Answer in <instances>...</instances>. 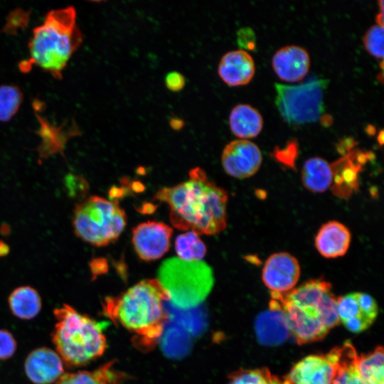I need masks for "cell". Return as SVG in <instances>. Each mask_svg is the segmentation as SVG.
Instances as JSON below:
<instances>
[{
  "mask_svg": "<svg viewBox=\"0 0 384 384\" xmlns=\"http://www.w3.org/2000/svg\"><path fill=\"white\" fill-rule=\"evenodd\" d=\"M188 179L159 189L156 201L166 203L174 228L198 235H216L227 226V192L210 181L200 167L190 170Z\"/></svg>",
  "mask_w": 384,
  "mask_h": 384,
  "instance_id": "6da1fadb",
  "label": "cell"
},
{
  "mask_svg": "<svg viewBox=\"0 0 384 384\" xmlns=\"http://www.w3.org/2000/svg\"><path fill=\"white\" fill-rule=\"evenodd\" d=\"M170 300L158 279H143L117 297H106L105 314L132 333L143 347L155 346L163 334Z\"/></svg>",
  "mask_w": 384,
  "mask_h": 384,
  "instance_id": "7a4b0ae2",
  "label": "cell"
},
{
  "mask_svg": "<svg viewBox=\"0 0 384 384\" xmlns=\"http://www.w3.org/2000/svg\"><path fill=\"white\" fill-rule=\"evenodd\" d=\"M82 41L74 7L50 11L33 31L28 44L31 62L59 79Z\"/></svg>",
  "mask_w": 384,
  "mask_h": 384,
  "instance_id": "3957f363",
  "label": "cell"
},
{
  "mask_svg": "<svg viewBox=\"0 0 384 384\" xmlns=\"http://www.w3.org/2000/svg\"><path fill=\"white\" fill-rule=\"evenodd\" d=\"M53 315L52 342L65 366H84L104 353L107 340L100 322L67 304L54 309Z\"/></svg>",
  "mask_w": 384,
  "mask_h": 384,
  "instance_id": "277c9868",
  "label": "cell"
},
{
  "mask_svg": "<svg viewBox=\"0 0 384 384\" xmlns=\"http://www.w3.org/2000/svg\"><path fill=\"white\" fill-rule=\"evenodd\" d=\"M127 224L124 210L116 201L91 196L78 203L73 215L75 234L97 247L115 241Z\"/></svg>",
  "mask_w": 384,
  "mask_h": 384,
  "instance_id": "5b68a950",
  "label": "cell"
},
{
  "mask_svg": "<svg viewBox=\"0 0 384 384\" xmlns=\"http://www.w3.org/2000/svg\"><path fill=\"white\" fill-rule=\"evenodd\" d=\"M271 296L272 299H282L295 304L328 330L339 322L337 297L331 292V284L325 280L311 279L287 293Z\"/></svg>",
  "mask_w": 384,
  "mask_h": 384,
  "instance_id": "8992f818",
  "label": "cell"
},
{
  "mask_svg": "<svg viewBox=\"0 0 384 384\" xmlns=\"http://www.w3.org/2000/svg\"><path fill=\"white\" fill-rule=\"evenodd\" d=\"M277 105L284 118L292 123L316 119L321 112L322 90L316 82L299 86L277 84Z\"/></svg>",
  "mask_w": 384,
  "mask_h": 384,
  "instance_id": "52a82bcc",
  "label": "cell"
},
{
  "mask_svg": "<svg viewBox=\"0 0 384 384\" xmlns=\"http://www.w3.org/2000/svg\"><path fill=\"white\" fill-rule=\"evenodd\" d=\"M159 276L160 279L158 280L169 297L177 289H196V286L208 292L213 280L211 269L206 263L202 261L186 262L177 258L164 261L160 267Z\"/></svg>",
  "mask_w": 384,
  "mask_h": 384,
  "instance_id": "ba28073f",
  "label": "cell"
},
{
  "mask_svg": "<svg viewBox=\"0 0 384 384\" xmlns=\"http://www.w3.org/2000/svg\"><path fill=\"white\" fill-rule=\"evenodd\" d=\"M172 233V228L161 222L149 220L139 223L132 230L134 250L144 261L159 259L169 250Z\"/></svg>",
  "mask_w": 384,
  "mask_h": 384,
  "instance_id": "9c48e42d",
  "label": "cell"
},
{
  "mask_svg": "<svg viewBox=\"0 0 384 384\" xmlns=\"http://www.w3.org/2000/svg\"><path fill=\"white\" fill-rule=\"evenodd\" d=\"M337 360V348L326 354L308 356L293 366L285 379L290 384H331Z\"/></svg>",
  "mask_w": 384,
  "mask_h": 384,
  "instance_id": "30bf717a",
  "label": "cell"
},
{
  "mask_svg": "<svg viewBox=\"0 0 384 384\" xmlns=\"http://www.w3.org/2000/svg\"><path fill=\"white\" fill-rule=\"evenodd\" d=\"M262 153L253 142L236 139L229 142L223 149L221 161L225 171L240 179L253 176L262 164Z\"/></svg>",
  "mask_w": 384,
  "mask_h": 384,
  "instance_id": "8fae6325",
  "label": "cell"
},
{
  "mask_svg": "<svg viewBox=\"0 0 384 384\" xmlns=\"http://www.w3.org/2000/svg\"><path fill=\"white\" fill-rule=\"evenodd\" d=\"M300 276L298 260L288 252L270 255L266 260L262 279L271 294H282L294 289Z\"/></svg>",
  "mask_w": 384,
  "mask_h": 384,
  "instance_id": "7c38bea8",
  "label": "cell"
},
{
  "mask_svg": "<svg viewBox=\"0 0 384 384\" xmlns=\"http://www.w3.org/2000/svg\"><path fill=\"white\" fill-rule=\"evenodd\" d=\"M64 366L63 360L55 350L40 347L27 356L24 371L34 384H52L65 373Z\"/></svg>",
  "mask_w": 384,
  "mask_h": 384,
  "instance_id": "4fadbf2b",
  "label": "cell"
},
{
  "mask_svg": "<svg viewBox=\"0 0 384 384\" xmlns=\"http://www.w3.org/2000/svg\"><path fill=\"white\" fill-rule=\"evenodd\" d=\"M255 331L258 341L264 346H278L287 341L290 331L287 316L277 301L272 299L269 309L257 315Z\"/></svg>",
  "mask_w": 384,
  "mask_h": 384,
  "instance_id": "5bb4252c",
  "label": "cell"
},
{
  "mask_svg": "<svg viewBox=\"0 0 384 384\" xmlns=\"http://www.w3.org/2000/svg\"><path fill=\"white\" fill-rule=\"evenodd\" d=\"M277 301L284 311L290 334L299 344L320 340L329 332L320 321L307 316L299 307L282 299Z\"/></svg>",
  "mask_w": 384,
  "mask_h": 384,
  "instance_id": "9a60e30c",
  "label": "cell"
},
{
  "mask_svg": "<svg viewBox=\"0 0 384 384\" xmlns=\"http://www.w3.org/2000/svg\"><path fill=\"white\" fill-rule=\"evenodd\" d=\"M274 70L278 77L288 82L302 80L310 65L307 51L298 46H286L276 51L272 60Z\"/></svg>",
  "mask_w": 384,
  "mask_h": 384,
  "instance_id": "2e32d148",
  "label": "cell"
},
{
  "mask_svg": "<svg viewBox=\"0 0 384 384\" xmlns=\"http://www.w3.org/2000/svg\"><path fill=\"white\" fill-rule=\"evenodd\" d=\"M255 62L251 55L240 49L226 53L220 59L218 75L230 86L247 84L255 74Z\"/></svg>",
  "mask_w": 384,
  "mask_h": 384,
  "instance_id": "e0dca14e",
  "label": "cell"
},
{
  "mask_svg": "<svg viewBox=\"0 0 384 384\" xmlns=\"http://www.w3.org/2000/svg\"><path fill=\"white\" fill-rule=\"evenodd\" d=\"M351 235L346 226L338 221H329L321 227L315 238V246L324 257L344 255L351 243Z\"/></svg>",
  "mask_w": 384,
  "mask_h": 384,
  "instance_id": "ac0fdd59",
  "label": "cell"
},
{
  "mask_svg": "<svg viewBox=\"0 0 384 384\" xmlns=\"http://www.w3.org/2000/svg\"><path fill=\"white\" fill-rule=\"evenodd\" d=\"M337 311L339 321L353 333L365 331L375 319L362 307L356 292L337 297Z\"/></svg>",
  "mask_w": 384,
  "mask_h": 384,
  "instance_id": "d6986e66",
  "label": "cell"
},
{
  "mask_svg": "<svg viewBox=\"0 0 384 384\" xmlns=\"http://www.w3.org/2000/svg\"><path fill=\"white\" fill-rule=\"evenodd\" d=\"M229 124L236 137L248 139L260 134L263 126V119L255 107L247 104H239L230 113Z\"/></svg>",
  "mask_w": 384,
  "mask_h": 384,
  "instance_id": "ffe728a7",
  "label": "cell"
},
{
  "mask_svg": "<svg viewBox=\"0 0 384 384\" xmlns=\"http://www.w3.org/2000/svg\"><path fill=\"white\" fill-rule=\"evenodd\" d=\"M302 181L313 193L326 191L334 181L332 165L321 157L308 159L302 169Z\"/></svg>",
  "mask_w": 384,
  "mask_h": 384,
  "instance_id": "44dd1931",
  "label": "cell"
},
{
  "mask_svg": "<svg viewBox=\"0 0 384 384\" xmlns=\"http://www.w3.org/2000/svg\"><path fill=\"white\" fill-rule=\"evenodd\" d=\"M8 302L11 313L23 320L35 318L42 307L39 293L30 286H21L14 289L9 297Z\"/></svg>",
  "mask_w": 384,
  "mask_h": 384,
  "instance_id": "7402d4cb",
  "label": "cell"
},
{
  "mask_svg": "<svg viewBox=\"0 0 384 384\" xmlns=\"http://www.w3.org/2000/svg\"><path fill=\"white\" fill-rule=\"evenodd\" d=\"M338 360L336 375L331 384H366L356 367L357 352L349 341L336 347Z\"/></svg>",
  "mask_w": 384,
  "mask_h": 384,
  "instance_id": "603a6c76",
  "label": "cell"
},
{
  "mask_svg": "<svg viewBox=\"0 0 384 384\" xmlns=\"http://www.w3.org/2000/svg\"><path fill=\"white\" fill-rule=\"evenodd\" d=\"M113 366L112 361L93 370L64 373L55 384H116L119 375Z\"/></svg>",
  "mask_w": 384,
  "mask_h": 384,
  "instance_id": "cb8c5ba5",
  "label": "cell"
},
{
  "mask_svg": "<svg viewBox=\"0 0 384 384\" xmlns=\"http://www.w3.org/2000/svg\"><path fill=\"white\" fill-rule=\"evenodd\" d=\"M357 370L366 384H383V348L378 346L373 352L357 354Z\"/></svg>",
  "mask_w": 384,
  "mask_h": 384,
  "instance_id": "d4e9b609",
  "label": "cell"
},
{
  "mask_svg": "<svg viewBox=\"0 0 384 384\" xmlns=\"http://www.w3.org/2000/svg\"><path fill=\"white\" fill-rule=\"evenodd\" d=\"M175 250L180 260L186 262H198L204 257L207 248L199 235L187 231L176 238Z\"/></svg>",
  "mask_w": 384,
  "mask_h": 384,
  "instance_id": "484cf974",
  "label": "cell"
},
{
  "mask_svg": "<svg viewBox=\"0 0 384 384\" xmlns=\"http://www.w3.org/2000/svg\"><path fill=\"white\" fill-rule=\"evenodd\" d=\"M21 89L14 85L0 86V122L11 120L18 112L23 102Z\"/></svg>",
  "mask_w": 384,
  "mask_h": 384,
  "instance_id": "4316f807",
  "label": "cell"
},
{
  "mask_svg": "<svg viewBox=\"0 0 384 384\" xmlns=\"http://www.w3.org/2000/svg\"><path fill=\"white\" fill-rule=\"evenodd\" d=\"M363 44L366 50L376 58L383 57V26L373 25L366 32Z\"/></svg>",
  "mask_w": 384,
  "mask_h": 384,
  "instance_id": "83f0119b",
  "label": "cell"
},
{
  "mask_svg": "<svg viewBox=\"0 0 384 384\" xmlns=\"http://www.w3.org/2000/svg\"><path fill=\"white\" fill-rule=\"evenodd\" d=\"M265 379V368L242 370L230 378L228 384H262Z\"/></svg>",
  "mask_w": 384,
  "mask_h": 384,
  "instance_id": "f1b7e54d",
  "label": "cell"
},
{
  "mask_svg": "<svg viewBox=\"0 0 384 384\" xmlns=\"http://www.w3.org/2000/svg\"><path fill=\"white\" fill-rule=\"evenodd\" d=\"M17 348V343L13 334L6 329H0V360L11 358Z\"/></svg>",
  "mask_w": 384,
  "mask_h": 384,
  "instance_id": "f546056e",
  "label": "cell"
},
{
  "mask_svg": "<svg viewBox=\"0 0 384 384\" xmlns=\"http://www.w3.org/2000/svg\"><path fill=\"white\" fill-rule=\"evenodd\" d=\"M66 186L72 196H83L87 189V181L81 176L70 174L65 178Z\"/></svg>",
  "mask_w": 384,
  "mask_h": 384,
  "instance_id": "4dcf8cb0",
  "label": "cell"
},
{
  "mask_svg": "<svg viewBox=\"0 0 384 384\" xmlns=\"http://www.w3.org/2000/svg\"><path fill=\"white\" fill-rule=\"evenodd\" d=\"M165 84L169 90L174 92L181 90L185 85V78L178 72L173 71L167 73Z\"/></svg>",
  "mask_w": 384,
  "mask_h": 384,
  "instance_id": "1f68e13d",
  "label": "cell"
},
{
  "mask_svg": "<svg viewBox=\"0 0 384 384\" xmlns=\"http://www.w3.org/2000/svg\"><path fill=\"white\" fill-rule=\"evenodd\" d=\"M238 43L242 47L253 49V32L250 28H241L238 32Z\"/></svg>",
  "mask_w": 384,
  "mask_h": 384,
  "instance_id": "d6a6232c",
  "label": "cell"
},
{
  "mask_svg": "<svg viewBox=\"0 0 384 384\" xmlns=\"http://www.w3.org/2000/svg\"><path fill=\"white\" fill-rule=\"evenodd\" d=\"M169 124L173 129L179 130L183 127L184 122L181 119L174 117L171 119Z\"/></svg>",
  "mask_w": 384,
  "mask_h": 384,
  "instance_id": "836d02e7",
  "label": "cell"
},
{
  "mask_svg": "<svg viewBox=\"0 0 384 384\" xmlns=\"http://www.w3.org/2000/svg\"><path fill=\"white\" fill-rule=\"evenodd\" d=\"M9 246L5 242L0 240V257L6 256L9 253Z\"/></svg>",
  "mask_w": 384,
  "mask_h": 384,
  "instance_id": "e575fe53",
  "label": "cell"
},
{
  "mask_svg": "<svg viewBox=\"0 0 384 384\" xmlns=\"http://www.w3.org/2000/svg\"><path fill=\"white\" fill-rule=\"evenodd\" d=\"M377 25L383 26V13L380 12L376 16Z\"/></svg>",
  "mask_w": 384,
  "mask_h": 384,
  "instance_id": "d590c367",
  "label": "cell"
},
{
  "mask_svg": "<svg viewBox=\"0 0 384 384\" xmlns=\"http://www.w3.org/2000/svg\"><path fill=\"white\" fill-rule=\"evenodd\" d=\"M378 137H378V142L380 144H383V130L380 131Z\"/></svg>",
  "mask_w": 384,
  "mask_h": 384,
  "instance_id": "8d00e7d4",
  "label": "cell"
},
{
  "mask_svg": "<svg viewBox=\"0 0 384 384\" xmlns=\"http://www.w3.org/2000/svg\"><path fill=\"white\" fill-rule=\"evenodd\" d=\"M283 384H290L286 379L283 381Z\"/></svg>",
  "mask_w": 384,
  "mask_h": 384,
  "instance_id": "74e56055",
  "label": "cell"
}]
</instances>
